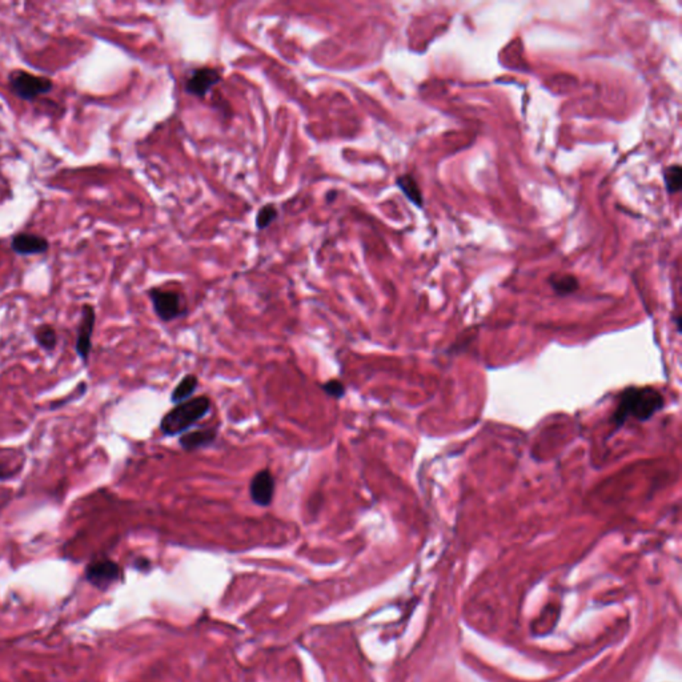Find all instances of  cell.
Returning <instances> with one entry per match:
<instances>
[{
	"label": "cell",
	"mask_w": 682,
	"mask_h": 682,
	"mask_svg": "<svg viewBox=\"0 0 682 682\" xmlns=\"http://www.w3.org/2000/svg\"><path fill=\"white\" fill-rule=\"evenodd\" d=\"M220 80L222 76L219 71L211 67H201L191 73L189 80L186 82V91L189 95L204 97L211 91L213 85H216Z\"/></svg>",
	"instance_id": "52a82bcc"
},
{
	"label": "cell",
	"mask_w": 682,
	"mask_h": 682,
	"mask_svg": "<svg viewBox=\"0 0 682 682\" xmlns=\"http://www.w3.org/2000/svg\"><path fill=\"white\" fill-rule=\"evenodd\" d=\"M397 186L402 191V193L407 196V199L413 203L417 207H423V193L419 187L417 181L411 175H402L397 177Z\"/></svg>",
	"instance_id": "8fae6325"
},
{
	"label": "cell",
	"mask_w": 682,
	"mask_h": 682,
	"mask_svg": "<svg viewBox=\"0 0 682 682\" xmlns=\"http://www.w3.org/2000/svg\"><path fill=\"white\" fill-rule=\"evenodd\" d=\"M210 409L211 400L205 396L183 401L162 419L160 429L167 436L184 433L193 424L201 420Z\"/></svg>",
	"instance_id": "7a4b0ae2"
},
{
	"label": "cell",
	"mask_w": 682,
	"mask_h": 682,
	"mask_svg": "<svg viewBox=\"0 0 682 682\" xmlns=\"http://www.w3.org/2000/svg\"><path fill=\"white\" fill-rule=\"evenodd\" d=\"M121 576V569L112 560H97L85 568V578L95 588L107 590Z\"/></svg>",
	"instance_id": "8992f818"
},
{
	"label": "cell",
	"mask_w": 682,
	"mask_h": 682,
	"mask_svg": "<svg viewBox=\"0 0 682 682\" xmlns=\"http://www.w3.org/2000/svg\"><path fill=\"white\" fill-rule=\"evenodd\" d=\"M216 438L215 429H199L189 433H184L179 438L180 445L187 450H195L199 448L207 447Z\"/></svg>",
	"instance_id": "30bf717a"
},
{
	"label": "cell",
	"mask_w": 682,
	"mask_h": 682,
	"mask_svg": "<svg viewBox=\"0 0 682 682\" xmlns=\"http://www.w3.org/2000/svg\"><path fill=\"white\" fill-rule=\"evenodd\" d=\"M11 248L16 255L34 256L46 253L49 248V243L43 236L20 232L12 237Z\"/></svg>",
	"instance_id": "9c48e42d"
},
{
	"label": "cell",
	"mask_w": 682,
	"mask_h": 682,
	"mask_svg": "<svg viewBox=\"0 0 682 682\" xmlns=\"http://www.w3.org/2000/svg\"><path fill=\"white\" fill-rule=\"evenodd\" d=\"M34 339H35L36 344L47 352L54 351L58 345V333H56L54 327L47 325V324L36 328Z\"/></svg>",
	"instance_id": "7c38bea8"
},
{
	"label": "cell",
	"mask_w": 682,
	"mask_h": 682,
	"mask_svg": "<svg viewBox=\"0 0 682 682\" xmlns=\"http://www.w3.org/2000/svg\"><path fill=\"white\" fill-rule=\"evenodd\" d=\"M95 315L94 306L85 304L82 308V315L79 324L76 327V341H75V351L82 360L83 364H88L90 354L92 351V335H94Z\"/></svg>",
	"instance_id": "277c9868"
},
{
	"label": "cell",
	"mask_w": 682,
	"mask_h": 682,
	"mask_svg": "<svg viewBox=\"0 0 682 682\" xmlns=\"http://www.w3.org/2000/svg\"><path fill=\"white\" fill-rule=\"evenodd\" d=\"M196 387H198V377L193 376V375H187V376L183 377V380L174 389V392L171 395V400L175 404H180L183 401L189 400L191 395L195 392Z\"/></svg>",
	"instance_id": "4fadbf2b"
},
{
	"label": "cell",
	"mask_w": 682,
	"mask_h": 682,
	"mask_svg": "<svg viewBox=\"0 0 682 682\" xmlns=\"http://www.w3.org/2000/svg\"><path fill=\"white\" fill-rule=\"evenodd\" d=\"M553 291L557 294H570L578 289V280L573 275H553L549 279Z\"/></svg>",
	"instance_id": "5bb4252c"
},
{
	"label": "cell",
	"mask_w": 682,
	"mask_h": 682,
	"mask_svg": "<svg viewBox=\"0 0 682 682\" xmlns=\"http://www.w3.org/2000/svg\"><path fill=\"white\" fill-rule=\"evenodd\" d=\"M664 181L666 191L671 195H676L680 192L682 184V169L678 164L669 165L664 171Z\"/></svg>",
	"instance_id": "9a60e30c"
},
{
	"label": "cell",
	"mask_w": 682,
	"mask_h": 682,
	"mask_svg": "<svg viewBox=\"0 0 682 682\" xmlns=\"http://www.w3.org/2000/svg\"><path fill=\"white\" fill-rule=\"evenodd\" d=\"M321 388H323V390L328 396L333 397V399H341L345 395V387H344V384L341 383L340 380H336V378L327 381L325 384L321 385Z\"/></svg>",
	"instance_id": "e0dca14e"
},
{
	"label": "cell",
	"mask_w": 682,
	"mask_h": 682,
	"mask_svg": "<svg viewBox=\"0 0 682 682\" xmlns=\"http://www.w3.org/2000/svg\"><path fill=\"white\" fill-rule=\"evenodd\" d=\"M279 216V211L273 204H267L263 208H260L259 213L256 216V227L258 229H265L271 225Z\"/></svg>",
	"instance_id": "2e32d148"
},
{
	"label": "cell",
	"mask_w": 682,
	"mask_h": 682,
	"mask_svg": "<svg viewBox=\"0 0 682 682\" xmlns=\"http://www.w3.org/2000/svg\"><path fill=\"white\" fill-rule=\"evenodd\" d=\"M665 407V397L653 387H629L618 395L611 423L620 429L629 420L644 423Z\"/></svg>",
	"instance_id": "6da1fadb"
},
{
	"label": "cell",
	"mask_w": 682,
	"mask_h": 682,
	"mask_svg": "<svg viewBox=\"0 0 682 682\" xmlns=\"http://www.w3.org/2000/svg\"><path fill=\"white\" fill-rule=\"evenodd\" d=\"M12 94L22 100H34L40 95L48 94L54 88V83L46 76H37L27 71H13L10 73Z\"/></svg>",
	"instance_id": "3957f363"
},
{
	"label": "cell",
	"mask_w": 682,
	"mask_h": 682,
	"mask_svg": "<svg viewBox=\"0 0 682 682\" xmlns=\"http://www.w3.org/2000/svg\"><path fill=\"white\" fill-rule=\"evenodd\" d=\"M249 494L252 501L259 506H268L275 494V479L268 469L258 472L249 485Z\"/></svg>",
	"instance_id": "ba28073f"
},
{
	"label": "cell",
	"mask_w": 682,
	"mask_h": 682,
	"mask_svg": "<svg viewBox=\"0 0 682 682\" xmlns=\"http://www.w3.org/2000/svg\"><path fill=\"white\" fill-rule=\"evenodd\" d=\"M148 294L152 301L155 313L163 321H171L184 313L181 296L177 292L153 288Z\"/></svg>",
	"instance_id": "5b68a950"
}]
</instances>
